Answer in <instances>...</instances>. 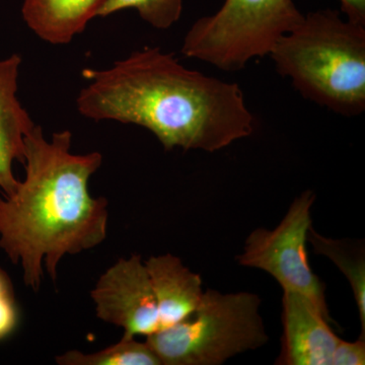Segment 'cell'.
Wrapping results in <instances>:
<instances>
[{
    "label": "cell",
    "mask_w": 365,
    "mask_h": 365,
    "mask_svg": "<svg viewBox=\"0 0 365 365\" xmlns=\"http://www.w3.org/2000/svg\"><path fill=\"white\" fill-rule=\"evenodd\" d=\"M20 309L11 278L0 267V341L11 337L20 324Z\"/></svg>",
    "instance_id": "9a60e30c"
},
{
    "label": "cell",
    "mask_w": 365,
    "mask_h": 365,
    "mask_svg": "<svg viewBox=\"0 0 365 365\" xmlns=\"http://www.w3.org/2000/svg\"><path fill=\"white\" fill-rule=\"evenodd\" d=\"M252 292L208 289L193 314L146 337L162 365H220L263 347L269 336Z\"/></svg>",
    "instance_id": "277c9868"
},
{
    "label": "cell",
    "mask_w": 365,
    "mask_h": 365,
    "mask_svg": "<svg viewBox=\"0 0 365 365\" xmlns=\"http://www.w3.org/2000/svg\"><path fill=\"white\" fill-rule=\"evenodd\" d=\"M107 0H25L23 18L40 39L53 45L71 43L98 16Z\"/></svg>",
    "instance_id": "8fae6325"
},
{
    "label": "cell",
    "mask_w": 365,
    "mask_h": 365,
    "mask_svg": "<svg viewBox=\"0 0 365 365\" xmlns=\"http://www.w3.org/2000/svg\"><path fill=\"white\" fill-rule=\"evenodd\" d=\"M365 364V335L350 342L339 339L333 352L332 365Z\"/></svg>",
    "instance_id": "2e32d148"
},
{
    "label": "cell",
    "mask_w": 365,
    "mask_h": 365,
    "mask_svg": "<svg viewBox=\"0 0 365 365\" xmlns=\"http://www.w3.org/2000/svg\"><path fill=\"white\" fill-rule=\"evenodd\" d=\"M83 117L148 129L165 150L215 153L251 136L254 115L237 83L186 68L172 53L144 47L107 69H83Z\"/></svg>",
    "instance_id": "6da1fadb"
},
{
    "label": "cell",
    "mask_w": 365,
    "mask_h": 365,
    "mask_svg": "<svg viewBox=\"0 0 365 365\" xmlns=\"http://www.w3.org/2000/svg\"><path fill=\"white\" fill-rule=\"evenodd\" d=\"M145 263L157 299L160 330L179 323L198 307L203 297L202 278L174 255L151 256Z\"/></svg>",
    "instance_id": "30bf717a"
},
{
    "label": "cell",
    "mask_w": 365,
    "mask_h": 365,
    "mask_svg": "<svg viewBox=\"0 0 365 365\" xmlns=\"http://www.w3.org/2000/svg\"><path fill=\"white\" fill-rule=\"evenodd\" d=\"M136 9L144 21L158 29L167 30L180 20L182 0H107L98 16L105 18L124 9Z\"/></svg>",
    "instance_id": "5bb4252c"
},
{
    "label": "cell",
    "mask_w": 365,
    "mask_h": 365,
    "mask_svg": "<svg viewBox=\"0 0 365 365\" xmlns=\"http://www.w3.org/2000/svg\"><path fill=\"white\" fill-rule=\"evenodd\" d=\"M268 56L306 100L344 117L365 111V26L334 9L313 11Z\"/></svg>",
    "instance_id": "3957f363"
},
{
    "label": "cell",
    "mask_w": 365,
    "mask_h": 365,
    "mask_svg": "<svg viewBox=\"0 0 365 365\" xmlns=\"http://www.w3.org/2000/svg\"><path fill=\"white\" fill-rule=\"evenodd\" d=\"M21 55L0 59V189L4 195L16 191L19 181L14 163H25V138L35 123L16 97Z\"/></svg>",
    "instance_id": "9c48e42d"
},
{
    "label": "cell",
    "mask_w": 365,
    "mask_h": 365,
    "mask_svg": "<svg viewBox=\"0 0 365 365\" xmlns=\"http://www.w3.org/2000/svg\"><path fill=\"white\" fill-rule=\"evenodd\" d=\"M91 297L98 318L127 335L148 337L160 331L157 299L139 255L119 259L98 278Z\"/></svg>",
    "instance_id": "52a82bcc"
},
{
    "label": "cell",
    "mask_w": 365,
    "mask_h": 365,
    "mask_svg": "<svg viewBox=\"0 0 365 365\" xmlns=\"http://www.w3.org/2000/svg\"><path fill=\"white\" fill-rule=\"evenodd\" d=\"M283 334L275 364L332 365L333 352L340 338L328 319L311 299L283 292Z\"/></svg>",
    "instance_id": "ba28073f"
},
{
    "label": "cell",
    "mask_w": 365,
    "mask_h": 365,
    "mask_svg": "<svg viewBox=\"0 0 365 365\" xmlns=\"http://www.w3.org/2000/svg\"><path fill=\"white\" fill-rule=\"evenodd\" d=\"M316 195L302 192L279 225L273 230L257 228L247 237L239 265L260 269L272 276L283 292L304 295L332 322L325 297V284L312 270L307 258V232Z\"/></svg>",
    "instance_id": "8992f818"
},
{
    "label": "cell",
    "mask_w": 365,
    "mask_h": 365,
    "mask_svg": "<svg viewBox=\"0 0 365 365\" xmlns=\"http://www.w3.org/2000/svg\"><path fill=\"white\" fill-rule=\"evenodd\" d=\"M55 360L59 365H162L146 341L140 342L135 336L127 334L116 344L100 351L83 353L71 350Z\"/></svg>",
    "instance_id": "4fadbf2b"
},
{
    "label": "cell",
    "mask_w": 365,
    "mask_h": 365,
    "mask_svg": "<svg viewBox=\"0 0 365 365\" xmlns=\"http://www.w3.org/2000/svg\"><path fill=\"white\" fill-rule=\"evenodd\" d=\"M340 4L347 20L365 26V0H340Z\"/></svg>",
    "instance_id": "e0dca14e"
},
{
    "label": "cell",
    "mask_w": 365,
    "mask_h": 365,
    "mask_svg": "<svg viewBox=\"0 0 365 365\" xmlns=\"http://www.w3.org/2000/svg\"><path fill=\"white\" fill-rule=\"evenodd\" d=\"M71 141L69 130L48 140L35 124L25 138V179L0 198V249L21 264L34 292L44 278L43 264L55 281L64 256L96 248L107 237L109 202L88 191L102 153L74 155Z\"/></svg>",
    "instance_id": "7a4b0ae2"
},
{
    "label": "cell",
    "mask_w": 365,
    "mask_h": 365,
    "mask_svg": "<svg viewBox=\"0 0 365 365\" xmlns=\"http://www.w3.org/2000/svg\"><path fill=\"white\" fill-rule=\"evenodd\" d=\"M294 0H225L212 16L189 29L182 55L222 71H239L267 56L283 35L304 19Z\"/></svg>",
    "instance_id": "5b68a950"
},
{
    "label": "cell",
    "mask_w": 365,
    "mask_h": 365,
    "mask_svg": "<svg viewBox=\"0 0 365 365\" xmlns=\"http://www.w3.org/2000/svg\"><path fill=\"white\" fill-rule=\"evenodd\" d=\"M307 242L316 254L325 256L340 269L351 287L353 297L359 309L362 335H365V257L364 247L352 242L330 239L309 227Z\"/></svg>",
    "instance_id": "7c38bea8"
}]
</instances>
